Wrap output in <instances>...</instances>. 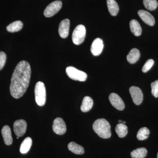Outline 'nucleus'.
Returning a JSON list of instances; mask_svg holds the SVG:
<instances>
[{
    "instance_id": "f257e3e1",
    "label": "nucleus",
    "mask_w": 158,
    "mask_h": 158,
    "mask_svg": "<svg viewBox=\"0 0 158 158\" xmlns=\"http://www.w3.org/2000/svg\"><path fill=\"white\" fill-rule=\"evenodd\" d=\"M31 70L30 64L26 61L20 62L12 74L10 86L11 96L19 98L25 93L31 80Z\"/></svg>"
},
{
    "instance_id": "f03ea898",
    "label": "nucleus",
    "mask_w": 158,
    "mask_h": 158,
    "mask_svg": "<svg viewBox=\"0 0 158 158\" xmlns=\"http://www.w3.org/2000/svg\"><path fill=\"white\" fill-rule=\"evenodd\" d=\"M93 129L100 138L107 139L111 137V126L109 122L104 118L95 120L93 123Z\"/></svg>"
},
{
    "instance_id": "7ed1b4c3",
    "label": "nucleus",
    "mask_w": 158,
    "mask_h": 158,
    "mask_svg": "<svg viewBox=\"0 0 158 158\" xmlns=\"http://www.w3.org/2000/svg\"><path fill=\"white\" fill-rule=\"evenodd\" d=\"M34 93L37 104L40 106H44L46 101V92L45 85L42 82L37 83L35 85Z\"/></svg>"
},
{
    "instance_id": "20e7f679",
    "label": "nucleus",
    "mask_w": 158,
    "mask_h": 158,
    "mask_svg": "<svg viewBox=\"0 0 158 158\" xmlns=\"http://www.w3.org/2000/svg\"><path fill=\"white\" fill-rule=\"evenodd\" d=\"M66 73L70 79L79 81H85L87 78V74L79 70L73 66H69L66 69Z\"/></svg>"
},
{
    "instance_id": "39448f33",
    "label": "nucleus",
    "mask_w": 158,
    "mask_h": 158,
    "mask_svg": "<svg viewBox=\"0 0 158 158\" xmlns=\"http://www.w3.org/2000/svg\"><path fill=\"white\" fill-rule=\"evenodd\" d=\"M86 28L83 25L77 26L72 34L73 42L76 45H80L85 40L86 36Z\"/></svg>"
},
{
    "instance_id": "423d86ee",
    "label": "nucleus",
    "mask_w": 158,
    "mask_h": 158,
    "mask_svg": "<svg viewBox=\"0 0 158 158\" xmlns=\"http://www.w3.org/2000/svg\"><path fill=\"white\" fill-rule=\"evenodd\" d=\"M62 2L60 1H55L50 4L44 11V15L46 17H51L57 14L61 9Z\"/></svg>"
},
{
    "instance_id": "0eeeda50",
    "label": "nucleus",
    "mask_w": 158,
    "mask_h": 158,
    "mask_svg": "<svg viewBox=\"0 0 158 158\" xmlns=\"http://www.w3.org/2000/svg\"><path fill=\"white\" fill-rule=\"evenodd\" d=\"M52 129L54 132L58 135H64L66 131V126L62 118L58 117L54 120Z\"/></svg>"
},
{
    "instance_id": "6e6552de",
    "label": "nucleus",
    "mask_w": 158,
    "mask_h": 158,
    "mask_svg": "<svg viewBox=\"0 0 158 158\" xmlns=\"http://www.w3.org/2000/svg\"><path fill=\"white\" fill-rule=\"evenodd\" d=\"M129 91L134 103L136 105L141 104L143 100V94L141 89L135 86H132L130 88Z\"/></svg>"
},
{
    "instance_id": "1a4fd4ad",
    "label": "nucleus",
    "mask_w": 158,
    "mask_h": 158,
    "mask_svg": "<svg viewBox=\"0 0 158 158\" xmlns=\"http://www.w3.org/2000/svg\"><path fill=\"white\" fill-rule=\"evenodd\" d=\"M14 132L17 137H22L26 133L27 123L23 119H19L15 122L13 124Z\"/></svg>"
},
{
    "instance_id": "9d476101",
    "label": "nucleus",
    "mask_w": 158,
    "mask_h": 158,
    "mask_svg": "<svg viewBox=\"0 0 158 158\" xmlns=\"http://www.w3.org/2000/svg\"><path fill=\"white\" fill-rule=\"evenodd\" d=\"M109 100L112 106L117 110L120 111L124 110V102L118 94L114 93H111L109 96Z\"/></svg>"
},
{
    "instance_id": "9b49d317",
    "label": "nucleus",
    "mask_w": 158,
    "mask_h": 158,
    "mask_svg": "<svg viewBox=\"0 0 158 158\" xmlns=\"http://www.w3.org/2000/svg\"><path fill=\"white\" fill-rule=\"evenodd\" d=\"M103 47V40L101 38H97L92 42L90 51L94 56H98L101 54Z\"/></svg>"
},
{
    "instance_id": "f8f14e48",
    "label": "nucleus",
    "mask_w": 158,
    "mask_h": 158,
    "mask_svg": "<svg viewBox=\"0 0 158 158\" xmlns=\"http://www.w3.org/2000/svg\"><path fill=\"white\" fill-rule=\"evenodd\" d=\"M70 27V21L69 19L63 20L59 25V33L60 37L65 38L68 37L69 34Z\"/></svg>"
},
{
    "instance_id": "ddd939ff",
    "label": "nucleus",
    "mask_w": 158,
    "mask_h": 158,
    "mask_svg": "<svg viewBox=\"0 0 158 158\" xmlns=\"http://www.w3.org/2000/svg\"><path fill=\"white\" fill-rule=\"evenodd\" d=\"M138 15L145 23L150 26L154 25L155 23L154 18L148 11L144 10H140L138 11Z\"/></svg>"
},
{
    "instance_id": "4468645a",
    "label": "nucleus",
    "mask_w": 158,
    "mask_h": 158,
    "mask_svg": "<svg viewBox=\"0 0 158 158\" xmlns=\"http://www.w3.org/2000/svg\"><path fill=\"white\" fill-rule=\"evenodd\" d=\"M2 134L5 144L7 145H10L12 144L13 142L11 129L8 125H5L3 127L2 130Z\"/></svg>"
},
{
    "instance_id": "2eb2a0df",
    "label": "nucleus",
    "mask_w": 158,
    "mask_h": 158,
    "mask_svg": "<svg viewBox=\"0 0 158 158\" xmlns=\"http://www.w3.org/2000/svg\"><path fill=\"white\" fill-rule=\"evenodd\" d=\"M140 51L138 49L134 48L132 49L128 54L127 59L128 62L131 64H134L136 63L140 59Z\"/></svg>"
},
{
    "instance_id": "dca6fc26",
    "label": "nucleus",
    "mask_w": 158,
    "mask_h": 158,
    "mask_svg": "<svg viewBox=\"0 0 158 158\" xmlns=\"http://www.w3.org/2000/svg\"><path fill=\"white\" fill-rule=\"evenodd\" d=\"M130 27L132 34L135 36H140L142 33V29L138 21L132 19L130 21Z\"/></svg>"
},
{
    "instance_id": "f3484780",
    "label": "nucleus",
    "mask_w": 158,
    "mask_h": 158,
    "mask_svg": "<svg viewBox=\"0 0 158 158\" xmlns=\"http://www.w3.org/2000/svg\"><path fill=\"white\" fill-rule=\"evenodd\" d=\"M93 100L89 96H86L83 99L81 106V110L84 113L90 111L93 106Z\"/></svg>"
},
{
    "instance_id": "a211bd4d",
    "label": "nucleus",
    "mask_w": 158,
    "mask_h": 158,
    "mask_svg": "<svg viewBox=\"0 0 158 158\" xmlns=\"http://www.w3.org/2000/svg\"><path fill=\"white\" fill-rule=\"evenodd\" d=\"M108 10L112 16H116L119 11V7L115 0H107Z\"/></svg>"
},
{
    "instance_id": "6ab92c4d",
    "label": "nucleus",
    "mask_w": 158,
    "mask_h": 158,
    "mask_svg": "<svg viewBox=\"0 0 158 158\" xmlns=\"http://www.w3.org/2000/svg\"><path fill=\"white\" fill-rule=\"evenodd\" d=\"M68 148L70 151L77 155H82L85 153L84 148L74 142H71L68 145Z\"/></svg>"
},
{
    "instance_id": "aec40b11",
    "label": "nucleus",
    "mask_w": 158,
    "mask_h": 158,
    "mask_svg": "<svg viewBox=\"0 0 158 158\" xmlns=\"http://www.w3.org/2000/svg\"><path fill=\"white\" fill-rule=\"evenodd\" d=\"M32 144V139L30 137L26 138L21 144L20 147V152L22 154L27 153L31 149Z\"/></svg>"
},
{
    "instance_id": "412c9836",
    "label": "nucleus",
    "mask_w": 158,
    "mask_h": 158,
    "mask_svg": "<svg viewBox=\"0 0 158 158\" xmlns=\"http://www.w3.org/2000/svg\"><path fill=\"white\" fill-rule=\"evenodd\" d=\"M23 23L21 21H16L11 23L7 27V31L11 33L18 32L22 30L23 27Z\"/></svg>"
},
{
    "instance_id": "4be33fe9",
    "label": "nucleus",
    "mask_w": 158,
    "mask_h": 158,
    "mask_svg": "<svg viewBox=\"0 0 158 158\" xmlns=\"http://www.w3.org/2000/svg\"><path fill=\"white\" fill-rule=\"evenodd\" d=\"M115 131L118 137L120 138H124L128 133L127 127L123 123H118L116 125Z\"/></svg>"
},
{
    "instance_id": "5701e85b",
    "label": "nucleus",
    "mask_w": 158,
    "mask_h": 158,
    "mask_svg": "<svg viewBox=\"0 0 158 158\" xmlns=\"http://www.w3.org/2000/svg\"><path fill=\"white\" fill-rule=\"evenodd\" d=\"M147 150L144 148H140L133 151L131 155L133 158H144L147 154Z\"/></svg>"
},
{
    "instance_id": "b1692460",
    "label": "nucleus",
    "mask_w": 158,
    "mask_h": 158,
    "mask_svg": "<svg viewBox=\"0 0 158 158\" xmlns=\"http://www.w3.org/2000/svg\"><path fill=\"white\" fill-rule=\"evenodd\" d=\"M150 131L148 128L143 127L141 128L137 133V138L140 141L146 140L148 138Z\"/></svg>"
},
{
    "instance_id": "393cba45",
    "label": "nucleus",
    "mask_w": 158,
    "mask_h": 158,
    "mask_svg": "<svg viewBox=\"0 0 158 158\" xmlns=\"http://www.w3.org/2000/svg\"><path fill=\"white\" fill-rule=\"evenodd\" d=\"M143 4L145 8L150 11L155 10L158 6L156 0H143Z\"/></svg>"
},
{
    "instance_id": "a878e982",
    "label": "nucleus",
    "mask_w": 158,
    "mask_h": 158,
    "mask_svg": "<svg viewBox=\"0 0 158 158\" xmlns=\"http://www.w3.org/2000/svg\"><path fill=\"white\" fill-rule=\"evenodd\" d=\"M154 63V61L153 59H150L148 60L142 69V71L144 73L147 72L152 67Z\"/></svg>"
},
{
    "instance_id": "bb28decb",
    "label": "nucleus",
    "mask_w": 158,
    "mask_h": 158,
    "mask_svg": "<svg viewBox=\"0 0 158 158\" xmlns=\"http://www.w3.org/2000/svg\"><path fill=\"white\" fill-rule=\"evenodd\" d=\"M152 88V93L155 98L158 97V80L152 82L151 84Z\"/></svg>"
},
{
    "instance_id": "cd10ccee",
    "label": "nucleus",
    "mask_w": 158,
    "mask_h": 158,
    "mask_svg": "<svg viewBox=\"0 0 158 158\" xmlns=\"http://www.w3.org/2000/svg\"><path fill=\"white\" fill-rule=\"evenodd\" d=\"M6 60V55L3 52H0V70L5 66Z\"/></svg>"
},
{
    "instance_id": "c85d7f7f",
    "label": "nucleus",
    "mask_w": 158,
    "mask_h": 158,
    "mask_svg": "<svg viewBox=\"0 0 158 158\" xmlns=\"http://www.w3.org/2000/svg\"><path fill=\"white\" fill-rule=\"evenodd\" d=\"M122 123H123V124H125L126 123V122L125 121H122Z\"/></svg>"
},
{
    "instance_id": "c756f323",
    "label": "nucleus",
    "mask_w": 158,
    "mask_h": 158,
    "mask_svg": "<svg viewBox=\"0 0 158 158\" xmlns=\"http://www.w3.org/2000/svg\"><path fill=\"white\" fill-rule=\"evenodd\" d=\"M118 122L119 123H122V121L121 120H118Z\"/></svg>"
},
{
    "instance_id": "7c9ffc66",
    "label": "nucleus",
    "mask_w": 158,
    "mask_h": 158,
    "mask_svg": "<svg viewBox=\"0 0 158 158\" xmlns=\"http://www.w3.org/2000/svg\"><path fill=\"white\" fill-rule=\"evenodd\" d=\"M157 158H158V152L157 153Z\"/></svg>"
}]
</instances>
